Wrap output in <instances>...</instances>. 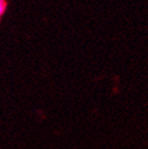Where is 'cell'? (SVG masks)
I'll return each instance as SVG.
<instances>
[{"instance_id": "6da1fadb", "label": "cell", "mask_w": 148, "mask_h": 149, "mask_svg": "<svg viewBox=\"0 0 148 149\" xmlns=\"http://www.w3.org/2000/svg\"><path fill=\"white\" fill-rule=\"evenodd\" d=\"M6 10V0H0V18L2 17L4 12Z\"/></svg>"}]
</instances>
